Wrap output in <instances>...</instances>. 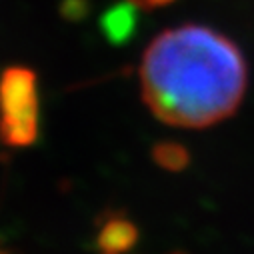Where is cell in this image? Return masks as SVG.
Here are the masks:
<instances>
[{"mask_svg":"<svg viewBox=\"0 0 254 254\" xmlns=\"http://www.w3.org/2000/svg\"><path fill=\"white\" fill-rule=\"evenodd\" d=\"M142 98L178 128H208L230 118L248 86L240 48L214 28L182 24L160 32L140 64Z\"/></svg>","mask_w":254,"mask_h":254,"instance_id":"cell-1","label":"cell"},{"mask_svg":"<svg viewBox=\"0 0 254 254\" xmlns=\"http://www.w3.org/2000/svg\"><path fill=\"white\" fill-rule=\"evenodd\" d=\"M40 134L38 78L32 68L10 66L0 74V140L28 148Z\"/></svg>","mask_w":254,"mask_h":254,"instance_id":"cell-2","label":"cell"},{"mask_svg":"<svg viewBox=\"0 0 254 254\" xmlns=\"http://www.w3.org/2000/svg\"><path fill=\"white\" fill-rule=\"evenodd\" d=\"M138 26V6L130 0L106 8L98 20V28L108 44L112 46H124L132 40Z\"/></svg>","mask_w":254,"mask_h":254,"instance_id":"cell-3","label":"cell"},{"mask_svg":"<svg viewBox=\"0 0 254 254\" xmlns=\"http://www.w3.org/2000/svg\"><path fill=\"white\" fill-rule=\"evenodd\" d=\"M138 226L124 214H108L96 232V246L102 254H124L138 242Z\"/></svg>","mask_w":254,"mask_h":254,"instance_id":"cell-4","label":"cell"},{"mask_svg":"<svg viewBox=\"0 0 254 254\" xmlns=\"http://www.w3.org/2000/svg\"><path fill=\"white\" fill-rule=\"evenodd\" d=\"M152 160L164 170L180 172L190 164V152L180 142L160 140L152 146Z\"/></svg>","mask_w":254,"mask_h":254,"instance_id":"cell-5","label":"cell"},{"mask_svg":"<svg viewBox=\"0 0 254 254\" xmlns=\"http://www.w3.org/2000/svg\"><path fill=\"white\" fill-rule=\"evenodd\" d=\"M92 12L90 0H60L58 14L66 22H84Z\"/></svg>","mask_w":254,"mask_h":254,"instance_id":"cell-6","label":"cell"},{"mask_svg":"<svg viewBox=\"0 0 254 254\" xmlns=\"http://www.w3.org/2000/svg\"><path fill=\"white\" fill-rule=\"evenodd\" d=\"M132 4H136L138 8H160V6H166V4H172L174 0H130Z\"/></svg>","mask_w":254,"mask_h":254,"instance_id":"cell-7","label":"cell"},{"mask_svg":"<svg viewBox=\"0 0 254 254\" xmlns=\"http://www.w3.org/2000/svg\"><path fill=\"white\" fill-rule=\"evenodd\" d=\"M0 254H4V252H2V250H0Z\"/></svg>","mask_w":254,"mask_h":254,"instance_id":"cell-8","label":"cell"}]
</instances>
